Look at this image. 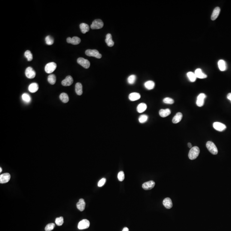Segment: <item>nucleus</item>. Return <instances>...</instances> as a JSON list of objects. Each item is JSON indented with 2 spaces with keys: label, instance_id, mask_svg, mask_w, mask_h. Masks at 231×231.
Segmentation results:
<instances>
[{
  "label": "nucleus",
  "instance_id": "1",
  "mask_svg": "<svg viewBox=\"0 0 231 231\" xmlns=\"http://www.w3.org/2000/svg\"><path fill=\"white\" fill-rule=\"evenodd\" d=\"M200 153V149L197 146H194L191 149L188 154L189 159L191 160L196 159L199 155Z\"/></svg>",
  "mask_w": 231,
  "mask_h": 231
},
{
  "label": "nucleus",
  "instance_id": "2",
  "mask_svg": "<svg viewBox=\"0 0 231 231\" xmlns=\"http://www.w3.org/2000/svg\"><path fill=\"white\" fill-rule=\"evenodd\" d=\"M206 146L209 151L213 155H216L218 153V149L215 143L212 141H208Z\"/></svg>",
  "mask_w": 231,
  "mask_h": 231
},
{
  "label": "nucleus",
  "instance_id": "3",
  "mask_svg": "<svg viewBox=\"0 0 231 231\" xmlns=\"http://www.w3.org/2000/svg\"><path fill=\"white\" fill-rule=\"evenodd\" d=\"M85 54L89 57H93L100 59L102 58V55L99 53V51L96 49H88L85 51Z\"/></svg>",
  "mask_w": 231,
  "mask_h": 231
},
{
  "label": "nucleus",
  "instance_id": "4",
  "mask_svg": "<svg viewBox=\"0 0 231 231\" xmlns=\"http://www.w3.org/2000/svg\"><path fill=\"white\" fill-rule=\"evenodd\" d=\"M57 65L54 62H51L47 64L45 68V72L47 73L51 74L54 72L56 69Z\"/></svg>",
  "mask_w": 231,
  "mask_h": 231
},
{
  "label": "nucleus",
  "instance_id": "5",
  "mask_svg": "<svg viewBox=\"0 0 231 231\" xmlns=\"http://www.w3.org/2000/svg\"><path fill=\"white\" fill-rule=\"evenodd\" d=\"M104 26L103 22L100 19L95 20L93 22L90 27L92 29H99L103 27Z\"/></svg>",
  "mask_w": 231,
  "mask_h": 231
},
{
  "label": "nucleus",
  "instance_id": "6",
  "mask_svg": "<svg viewBox=\"0 0 231 231\" xmlns=\"http://www.w3.org/2000/svg\"><path fill=\"white\" fill-rule=\"evenodd\" d=\"M77 62L79 64L85 69H88L90 67V63L89 61L82 57L78 58L77 60Z\"/></svg>",
  "mask_w": 231,
  "mask_h": 231
},
{
  "label": "nucleus",
  "instance_id": "7",
  "mask_svg": "<svg viewBox=\"0 0 231 231\" xmlns=\"http://www.w3.org/2000/svg\"><path fill=\"white\" fill-rule=\"evenodd\" d=\"M90 225V221L87 219H84L81 221L78 224L79 230H84L88 228Z\"/></svg>",
  "mask_w": 231,
  "mask_h": 231
},
{
  "label": "nucleus",
  "instance_id": "8",
  "mask_svg": "<svg viewBox=\"0 0 231 231\" xmlns=\"http://www.w3.org/2000/svg\"><path fill=\"white\" fill-rule=\"evenodd\" d=\"M25 73L26 76L30 79L34 78L36 75L35 71L31 67H28L26 69Z\"/></svg>",
  "mask_w": 231,
  "mask_h": 231
},
{
  "label": "nucleus",
  "instance_id": "9",
  "mask_svg": "<svg viewBox=\"0 0 231 231\" xmlns=\"http://www.w3.org/2000/svg\"><path fill=\"white\" fill-rule=\"evenodd\" d=\"M206 94L204 93H200V94L199 95L198 97L197 98V105L198 107H201L203 106L204 104V100L206 99Z\"/></svg>",
  "mask_w": 231,
  "mask_h": 231
},
{
  "label": "nucleus",
  "instance_id": "10",
  "mask_svg": "<svg viewBox=\"0 0 231 231\" xmlns=\"http://www.w3.org/2000/svg\"><path fill=\"white\" fill-rule=\"evenodd\" d=\"M213 126L216 130L219 131H223L227 128L226 125L220 122H215L213 123Z\"/></svg>",
  "mask_w": 231,
  "mask_h": 231
},
{
  "label": "nucleus",
  "instance_id": "11",
  "mask_svg": "<svg viewBox=\"0 0 231 231\" xmlns=\"http://www.w3.org/2000/svg\"><path fill=\"white\" fill-rule=\"evenodd\" d=\"M10 175L9 173H5L0 175V183L4 184L9 182L10 179Z\"/></svg>",
  "mask_w": 231,
  "mask_h": 231
},
{
  "label": "nucleus",
  "instance_id": "12",
  "mask_svg": "<svg viewBox=\"0 0 231 231\" xmlns=\"http://www.w3.org/2000/svg\"><path fill=\"white\" fill-rule=\"evenodd\" d=\"M155 183L153 181H149L143 184L142 188L145 190H149L152 189L155 187Z\"/></svg>",
  "mask_w": 231,
  "mask_h": 231
},
{
  "label": "nucleus",
  "instance_id": "13",
  "mask_svg": "<svg viewBox=\"0 0 231 231\" xmlns=\"http://www.w3.org/2000/svg\"><path fill=\"white\" fill-rule=\"evenodd\" d=\"M66 41L68 43L72 44L74 45H77L81 42V40L80 38L78 37L74 36L72 38L71 37L67 38L66 39Z\"/></svg>",
  "mask_w": 231,
  "mask_h": 231
},
{
  "label": "nucleus",
  "instance_id": "14",
  "mask_svg": "<svg viewBox=\"0 0 231 231\" xmlns=\"http://www.w3.org/2000/svg\"><path fill=\"white\" fill-rule=\"evenodd\" d=\"M73 83V79L71 76H68L66 77L64 80L62 81L61 84L63 86H71Z\"/></svg>",
  "mask_w": 231,
  "mask_h": 231
},
{
  "label": "nucleus",
  "instance_id": "15",
  "mask_svg": "<svg viewBox=\"0 0 231 231\" xmlns=\"http://www.w3.org/2000/svg\"><path fill=\"white\" fill-rule=\"evenodd\" d=\"M163 204L164 206L167 209H170L172 208L173 206V203L171 199L170 198H166L163 200Z\"/></svg>",
  "mask_w": 231,
  "mask_h": 231
},
{
  "label": "nucleus",
  "instance_id": "16",
  "mask_svg": "<svg viewBox=\"0 0 231 231\" xmlns=\"http://www.w3.org/2000/svg\"><path fill=\"white\" fill-rule=\"evenodd\" d=\"M195 75L197 77V78H200V79H204V78H206L207 77V75H206V74L203 73V71L200 69H197L195 70Z\"/></svg>",
  "mask_w": 231,
  "mask_h": 231
},
{
  "label": "nucleus",
  "instance_id": "17",
  "mask_svg": "<svg viewBox=\"0 0 231 231\" xmlns=\"http://www.w3.org/2000/svg\"><path fill=\"white\" fill-rule=\"evenodd\" d=\"M86 203L84 200L83 199H80L78 203H77L76 206L77 209L81 212L84 211L85 208Z\"/></svg>",
  "mask_w": 231,
  "mask_h": 231
},
{
  "label": "nucleus",
  "instance_id": "18",
  "mask_svg": "<svg viewBox=\"0 0 231 231\" xmlns=\"http://www.w3.org/2000/svg\"><path fill=\"white\" fill-rule=\"evenodd\" d=\"M221 12V9L219 7H216L213 10V13L211 16V19L213 21L216 20L218 16Z\"/></svg>",
  "mask_w": 231,
  "mask_h": 231
},
{
  "label": "nucleus",
  "instance_id": "19",
  "mask_svg": "<svg viewBox=\"0 0 231 231\" xmlns=\"http://www.w3.org/2000/svg\"><path fill=\"white\" fill-rule=\"evenodd\" d=\"M105 42H106L107 45H108L109 47H112L114 46V42L112 40V35L110 33H108L107 35L106 36V39H105Z\"/></svg>",
  "mask_w": 231,
  "mask_h": 231
},
{
  "label": "nucleus",
  "instance_id": "20",
  "mask_svg": "<svg viewBox=\"0 0 231 231\" xmlns=\"http://www.w3.org/2000/svg\"><path fill=\"white\" fill-rule=\"evenodd\" d=\"M183 117L182 113L180 112L177 113L175 116L173 118L172 122L174 124L179 123L181 121Z\"/></svg>",
  "mask_w": 231,
  "mask_h": 231
},
{
  "label": "nucleus",
  "instance_id": "21",
  "mask_svg": "<svg viewBox=\"0 0 231 231\" xmlns=\"http://www.w3.org/2000/svg\"><path fill=\"white\" fill-rule=\"evenodd\" d=\"M38 89H39V86L36 83H32L31 84H30L29 86V91L32 93H34L36 91H37Z\"/></svg>",
  "mask_w": 231,
  "mask_h": 231
},
{
  "label": "nucleus",
  "instance_id": "22",
  "mask_svg": "<svg viewBox=\"0 0 231 231\" xmlns=\"http://www.w3.org/2000/svg\"><path fill=\"white\" fill-rule=\"evenodd\" d=\"M218 66L220 71H224L227 69V64L223 60H220L218 62Z\"/></svg>",
  "mask_w": 231,
  "mask_h": 231
},
{
  "label": "nucleus",
  "instance_id": "23",
  "mask_svg": "<svg viewBox=\"0 0 231 231\" xmlns=\"http://www.w3.org/2000/svg\"><path fill=\"white\" fill-rule=\"evenodd\" d=\"M159 115L162 117H166L170 115L171 114V111L169 109H161L159 112Z\"/></svg>",
  "mask_w": 231,
  "mask_h": 231
},
{
  "label": "nucleus",
  "instance_id": "24",
  "mask_svg": "<svg viewBox=\"0 0 231 231\" xmlns=\"http://www.w3.org/2000/svg\"><path fill=\"white\" fill-rule=\"evenodd\" d=\"M140 95L137 93H133L129 95V99L131 101H137L140 98Z\"/></svg>",
  "mask_w": 231,
  "mask_h": 231
},
{
  "label": "nucleus",
  "instance_id": "25",
  "mask_svg": "<svg viewBox=\"0 0 231 231\" xmlns=\"http://www.w3.org/2000/svg\"><path fill=\"white\" fill-rule=\"evenodd\" d=\"M82 85L80 83H77L75 85V92L78 96H81L82 94Z\"/></svg>",
  "mask_w": 231,
  "mask_h": 231
},
{
  "label": "nucleus",
  "instance_id": "26",
  "mask_svg": "<svg viewBox=\"0 0 231 231\" xmlns=\"http://www.w3.org/2000/svg\"><path fill=\"white\" fill-rule=\"evenodd\" d=\"M80 28L81 30V31L83 33H86L87 32H88L90 30L89 26L85 23H81L80 25Z\"/></svg>",
  "mask_w": 231,
  "mask_h": 231
},
{
  "label": "nucleus",
  "instance_id": "27",
  "mask_svg": "<svg viewBox=\"0 0 231 231\" xmlns=\"http://www.w3.org/2000/svg\"><path fill=\"white\" fill-rule=\"evenodd\" d=\"M147 109V105L146 104L142 103L137 107V110L139 113H142L146 111Z\"/></svg>",
  "mask_w": 231,
  "mask_h": 231
},
{
  "label": "nucleus",
  "instance_id": "28",
  "mask_svg": "<svg viewBox=\"0 0 231 231\" xmlns=\"http://www.w3.org/2000/svg\"><path fill=\"white\" fill-rule=\"evenodd\" d=\"M144 86L146 88L148 89V90H151L153 89L155 87V83L152 81H146L145 83Z\"/></svg>",
  "mask_w": 231,
  "mask_h": 231
},
{
  "label": "nucleus",
  "instance_id": "29",
  "mask_svg": "<svg viewBox=\"0 0 231 231\" xmlns=\"http://www.w3.org/2000/svg\"><path fill=\"white\" fill-rule=\"evenodd\" d=\"M60 99L61 100L62 102H63V103H67L69 101V98L68 95L66 93H62L60 95Z\"/></svg>",
  "mask_w": 231,
  "mask_h": 231
},
{
  "label": "nucleus",
  "instance_id": "30",
  "mask_svg": "<svg viewBox=\"0 0 231 231\" xmlns=\"http://www.w3.org/2000/svg\"><path fill=\"white\" fill-rule=\"evenodd\" d=\"M187 75L190 81L192 82H194L196 81L197 78L194 73L191 72H189L187 73Z\"/></svg>",
  "mask_w": 231,
  "mask_h": 231
},
{
  "label": "nucleus",
  "instance_id": "31",
  "mask_svg": "<svg viewBox=\"0 0 231 231\" xmlns=\"http://www.w3.org/2000/svg\"><path fill=\"white\" fill-rule=\"evenodd\" d=\"M48 81L50 84L54 85L56 81V77L54 74H51L48 77Z\"/></svg>",
  "mask_w": 231,
  "mask_h": 231
},
{
  "label": "nucleus",
  "instance_id": "32",
  "mask_svg": "<svg viewBox=\"0 0 231 231\" xmlns=\"http://www.w3.org/2000/svg\"><path fill=\"white\" fill-rule=\"evenodd\" d=\"M24 56L27 58L28 61H31L33 59V55L31 53L30 51L27 50L24 53Z\"/></svg>",
  "mask_w": 231,
  "mask_h": 231
},
{
  "label": "nucleus",
  "instance_id": "33",
  "mask_svg": "<svg viewBox=\"0 0 231 231\" xmlns=\"http://www.w3.org/2000/svg\"><path fill=\"white\" fill-rule=\"evenodd\" d=\"M22 99L26 103L30 102V100H31V98L30 95H29L27 93H24L22 95Z\"/></svg>",
  "mask_w": 231,
  "mask_h": 231
},
{
  "label": "nucleus",
  "instance_id": "34",
  "mask_svg": "<svg viewBox=\"0 0 231 231\" xmlns=\"http://www.w3.org/2000/svg\"><path fill=\"white\" fill-rule=\"evenodd\" d=\"M45 42L48 45H52L54 42V39L51 36H48L45 37Z\"/></svg>",
  "mask_w": 231,
  "mask_h": 231
},
{
  "label": "nucleus",
  "instance_id": "35",
  "mask_svg": "<svg viewBox=\"0 0 231 231\" xmlns=\"http://www.w3.org/2000/svg\"><path fill=\"white\" fill-rule=\"evenodd\" d=\"M136 75H132L128 77V82L129 84H134L136 81Z\"/></svg>",
  "mask_w": 231,
  "mask_h": 231
},
{
  "label": "nucleus",
  "instance_id": "36",
  "mask_svg": "<svg viewBox=\"0 0 231 231\" xmlns=\"http://www.w3.org/2000/svg\"><path fill=\"white\" fill-rule=\"evenodd\" d=\"M148 116L146 115H142L139 118V121L140 123H143L147 121Z\"/></svg>",
  "mask_w": 231,
  "mask_h": 231
},
{
  "label": "nucleus",
  "instance_id": "37",
  "mask_svg": "<svg viewBox=\"0 0 231 231\" xmlns=\"http://www.w3.org/2000/svg\"><path fill=\"white\" fill-rule=\"evenodd\" d=\"M55 223L58 226H61L63 225L64 223V220L63 217H60L59 218H57L56 219Z\"/></svg>",
  "mask_w": 231,
  "mask_h": 231
},
{
  "label": "nucleus",
  "instance_id": "38",
  "mask_svg": "<svg viewBox=\"0 0 231 231\" xmlns=\"http://www.w3.org/2000/svg\"><path fill=\"white\" fill-rule=\"evenodd\" d=\"M163 102L165 104L171 105V104H173L174 103V101L172 98L167 97L163 99Z\"/></svg>",
  "mask_w": 231,
  "mask_h": 231
},
{
  "label": "nucleus",
  "instance_id": "39",
  "mask_svg": "<svg viewBox=\"0 0 231 231\" xmlns=\"http://www.w3.org/2000/svg\"><path fill=\"white\" fill-rule=\"evenodd\" d=\"M55 227V224L53 223L49 224L47 225L45 227V230L46 231H51L53 230Z\"/></svg>",
  "mask_w": 231,
  "mask_h": 231
},
{
  "label": "nucleus",
  "instance_id": "40",
  "mask_svg": "<svg viewBox=\"0 0 231 231\" xmlns=\"http://www.w3.org/2000/svg\"><path fill=\"white\" fill-rule=\"evenodd\" d=\"M118 179L120 182L123 181L125 179V174L123 171H120L118 174Z\"/></svg>",
  "mask_w": 231,
  "mask_h": 231
},
{
  "label": "nucleus",
  "instance_id": "41",
  "mask_svg": "<svg viewBox=\"0 0 231 231\" xmlns=\"http://www.w3.org/2000/svg\"><path fill=\"white\" fill-rule=\"evenodd\" d=\"M106 179L105 178H102V179H101L100 181H99V182H98V185L99 187H101L102 186H103L104 184H105V182H106Z\"/></svg>",
  "mask_w": 231,
  "mask_h": 231
},
{
  "label": "nucleus",
  "instance_id": "42",
  "mask_svg": "<svg viewBox=\"0 0 231 231\" xmlns=\"http://www.w3.org/2000/svg\"><path fill=\"white\" fill-rule=\"evenodd\" d=\"M227 98L229 100H230V101L231 102V93H229L227 96Z\"/></svg>",
  "mask_w": 231,
  "mask_h": 231
},
{
  "label": "nucleus",
  "instance_id": "43",
  "mask_svg": "<svg viewBox=\"0 0 231 231\" xmlns=\"http://www.w3.org/2000/svg\"><path fill=\"white\" fill-rule=\"evenodd\" d=\"M188 146L189 147V148H191V149L192 148V145L191 144V143H188Z\"/></svg>",
  "mask_w": 231,
  "mask_h": 231
},
{
  "label": "nucleus",
  "instance_id": "44",
  "mask_svg": "<svg viewBox=\"0 0 231 231\" xmlns=\"http://www.w3.org/2000/svg\"><path fill=\"white\" fill-rule=\"evenodd\" d=\"M122 231H129V229L127 227H125L123 229Z\"/></svg>",
  "mask_w": 231,
  "mask_h": 231
},
{
  "label": "nucleus",
  "instance_id": "45",
  "mask_svg": "<svg viewBox=\"0 0 231 231\" xmlns=\"http://www.w3.org/2000/svg\"><path fill=\"white\" fill-rule=\"evenodd\" d=\"M2 171V169L1 167H0V173H1Z\"/></svg>",
  "mask_w": 231,
  "mask_h": 231
}]
</instances>
